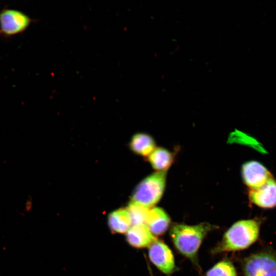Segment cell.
<instances>
[{
    "instance_id": "13",
    "label": "cell",
    "mask_w": 276,
    "mask_h": 276,
    "mask_svg": "<svg viewBox=\"0 0 276 276\" xmlns=\"http://www.w3.org/2000/svg\"><path fill=\"white\" fill-rule=\"evenodd\" d=\"M148 159L154 169L158 171H166L173 162V156L168 150L159 147L154 149L149 155Z\"/></svg>"
},
{
    "instance_id": "10",
    "label": "cell",
    "mask_w": 276,
    "mask_h": 276,
    "mask_svg": "<svg viewBox=\"0 0 276 276\" xmlns=\"http://www.w3.org/2000/svg\"><path fill=\"white\" fill-rule=\"evenodd\" d=\"M170 218L162 209L155 207L149 209L146 224L154 235L163 234L167 229Z\"/></svg>"
},
{
    "instance_id": "15",
    "label": "cell",
    "mask_w": 276,
    "mask_h": 276,
    "mask_svg": "<svg viewBox=\"0 0 276 276\" xmlns=\"http://www.w3.org/2000/svg\"><path fill=\"white\" fill-rule=\"evenodd\" d=\"M206 276H237V273L233 264L224 260L215 265L207 272Z\"/></svg>"
},
{
    "instance_id": "14",
    "label": "cell",
    "mask_w": 276,
    "mask_h": 276,
    "mask_svg": "<svg viewBox=\"0 0 276 276\" xmlns=\"http://www.w3.org/2000/svg\"><path fill=\"white\" fill-rule=\"evenodd\" d=\"M127 209L130 217L132 225L146 224L150 209L130 201Z\"/></svg>"
},
{
    "instance_id": "11",
    "label": "cell",
    "mask_w": 276,
    "mask_h": 276,
    "mask_svg": "<svg viewBox=\"0 0 276 276\" xmlns=\"http://www.w3.org/2000/svg\"><path fill=\"white\" fill-rule=\"evenodd\" d=\"M108 224L110 230L114 233H126L132 226L127 208L119 209L111 212L108 216Z\"/></svg>"
},
{
    "instance_id": "3",
    "label": "cell",
    "mask_w": 276,
    "mask_h": 276,
    "mask_svg": "<svg viewBox=\"0 0 276 276\" xmlns=\"http://www.w3.org/2000/svg\"><path fill=\"white\" fill-rule=\"evenodd\" d=\"M166 179V171H158L147 176L135 188L131 201L152 208L163 195Z\"/></svg>"
},
{
    "instance_id": "9",
    "label": "cell",
    "mask_w": 276,
    "mask_h": 276,
    "mask_svg": "<svg viewBox=\"0 0 276 276\" xmlns=\"http://www.w3.org/2000/svg\"><path fill=\"white\" fill-rule=\"evenodd\" d=\"M126 234L128 243L135 248L149 246L155 239L145 224L132 225Z\"/></svg>"
},
{
    "instance_id": "8",
    "label": "cell",
    "mask_w": 276,
    "mask_h": 276,
    "mask_svg": "<svg viewBox=\"0 0 276 276\" xmlns=\"http://www.w3.org/2000/svg\"><path fill=\"white\" fill-rule=\"evenodd\" d=\"M249 198L254 204L263 209L276 206V180L272 177L261 187L250 190Z\"/></svg>"
},
{
    "instance_id": "5",
    "label": "cell",
    "mask_w": 276,
    "mask_h": 276,
    "mask_svg": "<svg viewBox=\"0 0 276 276\" xmlns=\"http://www.w3.org/2000/svg\"><path fill=\"white\" fill-rule=\"evenodd\" d=\"M244 276H276V256L266 252L252 255L244 264Z\"/></svg>"
},
{
    "instance_id": "6",
    "label": "cell",
    "mask_w": 276,
    "mask_h": 276,
    "mask_svg": "<svg viewBox=\"0 0 276 276\" xmlns=\"http://www.w3.org/2000/svg\"><path fill=\"white\" fill-rule=\"evenodd\" d=\"M148 255L151 262L164 273L169 274L174 271L173 254L163 241L155 239L149 246Z\"/></svg>"
},
{
    "instance_id": "1",
    "label": "cell",
    "mask_w": 276,
    "mask_h": 276,
    "mask_svg": "<svg viewBox=\"0 0 276 276\" xmlns=\"http://www.w3.org/2000/svg\"><path fill=\"white\" fill-rule=\"evenodd\" d=\"M215 226L207 223L195 225L175 224L170 234L176 249L183 256L195 261L198 250L205 236Z\"/></svg>"
},
{
    "instance_id": "4",
    "label": "cell",
    "mask_w": 276,
    "mask_h": 276,
    "mask_svg": "<svg viewBox=\"0 0 276 276\" xmlns=\"http://www.w3.org/2000/svg\"><path fill=\"white\" fill-rule=\"evenodd\" d=\"M32 20L21 11L4 9L0 12V33L5 36L21 33L28 28Z\"/></svg>"
},
{
    "instance_id": "7",
    "label": "cell",
    "mask_w": 276,
    "mask_h": 276,
    "mask_svg": "<svg viewBox=\"0 0 276 276\" xmlns=\"http://www.w3.org/2000/svg\"><path fill=\"white\" fill-rule=\"evenodd\" d=\"M241 174L243 181L250 190L261 187L273 177L262 163L256 160L248 161L244 164Z\"/></svg>"
},
{
    "instance_id": "12",
    "label": "cell",
    "mask_w": 276,
    "mask_h": 276,
    "mask_svg": "<svg viewBox=\"0 0 276 276\" xmlns=\"http://www.w3.org/2000/svg\"><path fill=\"white\" fill-rule=\"evenodd\" d=\"M155 142L153 138L144 133H139L134 135L130 143L131 150L142 156H149L155 148Z\"/></svg>"
},
{
    "instance_id": "2",
    "label": "cell",
    "mask_w": 276,
    "mask_h": 276,
    "mask_svg": "<svg viewBox=\"0 0 276 276\" xmlns=\"http://www.w3.org/2000/svg\"><path fill=\"white\" fill-rule=\"evenodd\" d=\"M259 234V224L253 219L236 222L225 232L215 252L245 249L254 243Z\"/></svg>"
}]
</instances>
